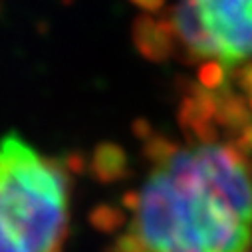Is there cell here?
<instances>
[{"label":"cell","instance_id":"1","mask_svg":"<svg viewBox=\"0 0 252 252\" xmlns=\"http://www.w3.org/2000/svg\"><path fill=\"white\" fill-rule=\"evenodd\" d=\"M151 163L143 185L123 197L131 217L107 252H248L252 226L220 199L199 141L139 131Z\"/></svg>","mask_w":252,"mask_h":252},{"label":"cell","instance_id":"2","mask_svg":"<svg viewBox=\"0 0 252 252\" xmlns=\"http://www.w3.org/2000/svg\"><path fill=\"white\" fill-rule=\"evenodd\" d=\"M68 222V161L20 135L0 137V252H64Z\"/></svg>","mask_w":252,"mask_h":252},{"label":"cell","instance_id":"3","mask_svg":"<svg viewBox=\"0 0 252 252\" xmlns=\"http://www.w3.org/2000/svg\"><path fill=\"white\" fill-rule=\"evenodd\" d=\"M173 52L226 66L252 56V0H181L163 18Z\"/></svg>","mask_w":252,"mask_h":252},{"label":"cell","instance_id":"4","mask_svg":"<svg viewBox=\"0 0 252 252\" xmlns=\"http://www.w3.org/2000/svg\"><path fill=\"white\" fill-rule=\"evenodd\" d=\"M215 95H217V109L213 119H217L219 125H224L230 131H242L248 123H252V115L248 113L244 101L238 95L230 94L228 90L222 92V88L215 90Z\"/></svg>","mask_w":252,"mask_h":252},{"label":"cell","instance_id":"5","mask_svg":"<svg viewBox=\"0 0 252 252\" xmlns=\"http://www.w3.org/2000/svg\"><path fill=\"white\" fill-rule=\"evenodd\" d=\"M92 173L101 183H113L127 175V157L115 145H103L95 151Z\"/></svg>","mask_w":252,"mask_h":252},{"label":"cell","instance_id":"6","mask_svg":"<svg viewBox=\"0 0 252 252\" xmlns=\"http://www.w3.org/2000/svg\"><path fill=\"white\" fill-rule=\"evenodd\" d=\"M127 220L123 209H117L113 205H97L92 213H90V222L94 228H97L99 232L105 234H113L117 230H121Z\"/></svg>","mask_w":252,"mask_h":252},{"label":"cell","instance_id":"7","mask_svg":"<svg viewBox=\"0 0 252 252\" xmlns=\"http://www.w3.org/2000/svg\"><path fill=\"white\" fill-rule=\"evenodd\" d=\"M224 78H226V72H224V66L217 60H209L203 64L201 72H199V80H201V86L205 90H220L224 86Z\"/></svg>","mask_w":252,"mask_h":252},{"label":"cell","instance_id":"8","mask_svg":"<svg viewBox=\"0 0 252 252\" xmlns=\"http://www.w3.org/2000/svg\"><path fill=\"white\" fill-rule=\"evenodd\" d=\"M234 147L246 155V157H252V123H248L246 127L238 133V137L234 139Z\"/></svg>","mask_w":252,"mask_h":252},{"label":"cell","instance_id":"9","mask_svg":"<svg viewBox=\"0 0 252 252\" xmlns=\"http://www.w3.org/2000/svg\"><path fill=\"white\" fill-rule=\"evenodd\" d=\"M236 84L240 86V90L252 97V64L250 66H242L236 72Z\"/></svg>","mask_w":252,"mask_h":252},{"label":"cell","instance_id":"10","mask_svg":"<svg viewBox=\"0 0 252 252\" xmlns=\"http://www.w3.org/2000/svg\"><path fill=\"white\" fill-rule=\"evenodd\" d=\"M135 4H139L141 8L149 10V12H157L163 6V0H133Z\"/></svg>","mask_w":252,"mask_h":252},{"label":"cell","instance_id":"11","mask_svg":"<svg viewBox=\"0 0 252 252\" xmlns=\"http://www.w3.org/2000/svg\"><path fill=\"white\" fill-rule=\"evenodd\" d=\"M250 109H252V97H250Z\"/></svg>","mask_w":252,"mask_h":252}]
</instances>
